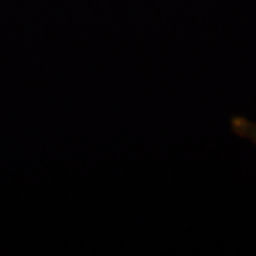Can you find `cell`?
Masks as SVG:
<instances>
[{
    "label": "cell",
    "mask_w": 256,
    "mask_h": 256,
    "mask_svg": "<svg viewBox=\"0 0 256 256\" xmlns=\"http://www.w3.org/2000/svg\"><path fill=\"white\" fill-rule=\"evenodd\" d=\"M230 128H232L234 135L252 142L256 146V122L244 118V116H233L230 120Z\"/></svg>",
    "instance_id": "1"
}]
</instances>
